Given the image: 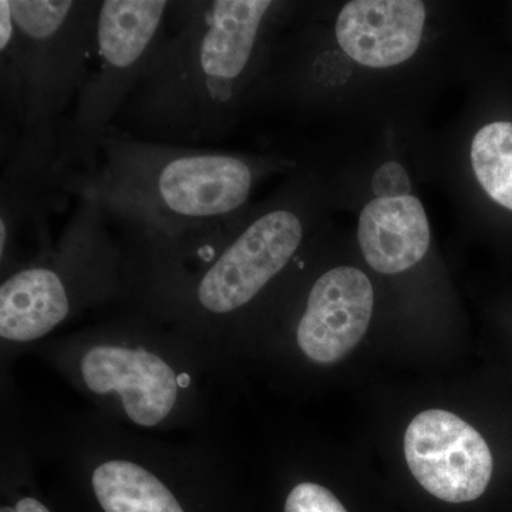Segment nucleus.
<instances>
[{"label":"nucleus","mask_w":512,"mask_h":512,"mask_svg":"<svg viewBox=\"0 0 512 512\" xmlns=\"http://www.w3.org/2000/svg\"><path fill=\"white\" fill-rule=\"evenodd\" d=\"M70 312V303L33 266L9 275L0 286V336L10 342L43 338Z\"/></svg>","instance_id":"nucleus-11"},{"label":"nucleus","mask_w":512,"mask_h":512,"mask_svg":"<svg viewBox=\"0 0 512 512\" xmlns=\"http://www.w3.org/2000/svg\"><path fill=\"white\" fill-rule=\"evenodd\" d=\"M242 222L228 242L222 238L220 254L195 281L192 298L205 316L224 318L244 309L301 248L305 228L292 208H271Z\"/></svg>","instance_id":"nucleus-5"},{"label":"nucleus","mask_w":512,"mask_h":512,"mask_svg":"<svg viewBox=\"0 0 512 512\" xmlns=\"http://www.w3.org/2000/svg\"><path fill=\"white\" fill-rule=\"evenodd\" d=\"M92 484L104 512H184L154 474L130 461L101 464L94 470Z\"/></svg>","instance_id":"nucleus-12"},{"label":"nucleus","mask_w":512,"mask_h":512,"mask_svg":"<svg viewBox=\"0 0 512 512\" xmlns=\"http://www.w3.org/2000/svg\"><path fill=\"white\" fill-rule=\"evenodd\" d=\"M404 456L424 490L447 503L477 500L493 476V454L473 426L446 410H426L404 434Z\"/></svg>","instance_id":"nucleus-6"},{"label":"nucleus","mask_w":512,"mask_h":512,"mask_svg":"<svg viewBox=\"0 0 512 512\" xmlns=\"http://www.w3.org/2000/svg\"><path fill=\"white\" fill-rule=\"evenodd\" d=\"M259 177L241 154L141 140L110 128L96 171L64 185L92 194L111 224L161 248L217 241L237 224Z\"/></svg>","instance_id":"nucleus-3"},{"label":"nucleus","mask_w":512,"mask_h":512,"mask_svg":"<svg viewBox=\"0 0 512 512\" xmlns=\"http://www.w3.org/2000/svg\"><path fill=\"white\" fill-rule=\"evenodd\" d=\"M372 188L377 198H400L410 195L412 184L403 165L389 161L373 175Z\"/></svg>","instance_id":"nucleus-15"},{"label":"nucleus","mask_w":512,"mask_h":512,"mask_svg":"<svg viewBox=\"0 0 512 512\" xmlns=\"http://www.w3.org/2000/svg\"><path fill=\"white\" fill-rule=\"evenodd\" d=\"M15 512H50L45 505L35 498H23L16 504Z\"/></svg>","instance_id":"nucleus-16"},{"label":"nucleus","mask_w":512,"mask_h":512,"mask_svg":"<svg viewBox=\"0 0 512 512\" xmlns=\"http://www.w3.org/2000/svg\"><path fill=\"white\" fill-rule=\"evenodd\" d=\"M80 369L90 392L119 393L128 419L137 426H157L177 403L178 377L173 367L147 350L94 346L84 355Z\"/></svg>","instance_id":"nucleus-8"},{"label":"nucleus","mask_w":512,"mask_h":512,"mask_svg":"<svg viewBox=\"0 0 512 512\" xmlns=\"http://www.w3.org/2000/svg\"><path fill=\"white\" fill-rule=\"evenodd\" d=\"M274 6L271 0L171 2L164 35L116 127L174 146L222 140L237 120Z\"/></svg>","instance_id":"nucleus-1"},{"label":"nucleus","mask_w":512,"mask_h":512,"mask_svg":"<svg viewBox=\"0 0 512 512\" xmlns=\"http://www.w3.org/2000/svg\"><path fill=\"white\" fill-rule=\"evenodd\" d=\"M426 23L420 0H355L343 6L336 40L362 66L386 69L417 52Z\"/></svg>","instance_id":"nucleus-9"},{"label":"nucleus","mask_w":512,"mask_h":512,"mask_svg":"<svg viewBox=\"0 0 512 512\" xmlns=\"http://www.w3.org/2000/svg\"><path fill=\"white\" fill-rule=\"evenodd\" d=\"M100 5L0 2L2 183L56 187L63 130L96 53Z\"/></svg>","instance_id":"nucleus-2"},{"label":"nucleus","mask_w":512,"mask_h":512,"mask_svg":"<svg viewBox=\"0 0 512 512\" xmlns=\"http://www.w3.org/2000/svg\"><path fill=\"white\" fill-rule=\"evenodd\" d=\"M373 312V288L362 271L339 266L313 284L299 320L298 345L319 365L343 359L366 335Z\"/></svg>","instance_id":"nucleus-7"},{"label":"nucleus","mask_w":512,"mask_h":512,"mask_svg":"<svg viewBox=\"0 0 512 512\" xmlns=\"http://www.w3.org/2000/svg\"><path fill=\"white\" fill-rule=\"evenodd\" d=\"M170 8L168 0L101 2L96 53L60 141L57 190L96 171L101 144L160 43Z\"/></svg>","instance_id":"nucleus-4"},{"label":"nucleus","mask_w":512,"mask_h":512,"mask_svg":"<svg viewBox=\"0 0 512 512\" xmlns=\"http://www.w3.org/2000/svg\"><path fill=\"white\" fill-rule=\"evenodd\" d=\"M471 161L484 191L512 211V123L495 121L481 128L471 146Z\"/></svg>","instance_id":"nucleus-13"},{"label":"nucleus","mask_w":512,"mask_h":512,"mask_svg":"<svg viewBox=\"0 0 512 512\" xmlns=\"http://www.w3.org/2000/svg\"><path fill=\"white\" fill-rule=\"evenodd\" d=\"M285 512H348L328 488L319 484L296 485L288 495Z\"/></svg>","instance_id":"nucleus-14"},{"label":"nucleus","mask_w":512,"mask_h":512,"mask_svg":"<svg viewBox=\"0 0 512 512\" xmlns=\"http://www.w3.org/2000/svg\"><path fill=\"white\" fill-rule=\"evenodd\" d=\"M357 238L367 264L375 271L400 274L419 264L429 251V220L412 195L376 198L360 214Z\"/></svg>","instance_id":"nucleus-10"}]
</instances>
